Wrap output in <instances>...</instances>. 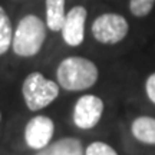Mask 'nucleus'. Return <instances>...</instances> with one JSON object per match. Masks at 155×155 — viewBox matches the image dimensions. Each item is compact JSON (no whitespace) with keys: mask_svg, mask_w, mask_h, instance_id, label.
I'll return each instance as SVG.
<instances>
[{"mask_svg":"<svg viewBox=\"0 0 155 155\" xmlns=\"http://www.w3.org/2000/svg\"><path fill=\"white\" fill-rule=\"evenodd\" d=\"M98 68L92 61L71 56L59 63L58 68V82L66 91H85L94 86L98 81Z\"/></svg>","mask_w":155,"mask_h":155,"instance_id":"nucleus-1","label":"nucleus"},{"mask_svg":"<svg viewBox=\"0 0 155 155\" xmlns=\"http://www.w3.org/2000/svg\"><path fill=\"white\" fill-rule=\"evenodd\" d=\"M46 39V28L42 19L28 15L19 22L13 35L12 48L17 56L30 58L39 53Z\"/></svg>","mask_w":155,"mask_h":155,"instance_id":"nucleus-2","label":"nucleus"},{"mask_svg":"<svg viewBox=\"0 0 155 155\" xmlns=\"http://www.w3.org/2000/svg\"><path fill=\"white\" fill-rule=\"evenodd\" d=\"M23 98L30 111H39L50 105L59 95V85L49 81L39 72H32L22 86Z\"/></svg>","mask_w":155,"mask_h":155,"instance_id":"nucleus-3","label":"nucleus"},{"mask_svg":"<svg viewBox=\"0 0 155 155\" xmlns=\"http://www.w3.org/2000/svg\"><path fill=\"white\" fill-rule=\"evenodd\" d=\"M129 25L127 19L116 13H105L95 19L92 33L101 43L115 45L127 38Z\"/></svg>","mask_w":155,"mask_h":155,"instance_id":"nucleus-4","label":"nucleus"},{"mask_svg":"<svg viewBox=\"0 0 155 155\" xmlns=\"http://www.w3.org/2000/svg\"><path fill=\"white\" fill-rule=\"evenodd\" d=\"M104 114V102L95 95H83L75 104L73 122L81 129H92Z\"/></svg>","mask_w":155,"mask_h":155,"instance_id":"nucleus-5","label":"nucleus"},{"mask_svg":"<svg viewBox=\"0 0 155 155\" xmlns=\"http://www.w3.org/2000/svg\"><path fill=\"white\" fill-rule=\"evenodd\" d=\"M55 132V124L49 116L38 115L32 118L25 129L26 144L33 150H42L50 144V139Z\"/></svg>","mask_w":155,"mask_h":155,"instance_id":"nucleus-6","label":"nucleus"},{"mask_svg":"<svg viewBox=\"0 0 155 155\" xmlns=\"http://www.w3.org/2000/svg\"><path fill=\"white\" fill-rule=\"evenodd\" d=\"M88 12L82 6H75L68 12L65 16V22L62 26V36L63 40L69 46H79L82 45L85 38V20Z\"/></svg>","mask_w":155,"mask_h":155,"instance_id":"nucleus-7","label":"nucleus"},{"mask_svg":"<svg viewBox=\"0 0 155 155\" xmlns=\"http://www.w3.org/2000/svg\"><path fill=\"white\" fill-rule=\"evenodd\" d=\"M36 155H85L83 154L82 142L78 138H62L53 144L46 145L45 148L39 150Z\"/></svg>","mask_w":155,"mask_h":155,"instance_id":"nucleus-8","label":"nucleus"},{"mask_svg":"<svg viewBox=\"0 0 155 155\" xmlns=\"http://www.w3.org/2000/svg\"><path fill=\"white\" fill-rule=\"evenodd\" d=\"M131 131L139 142L155 145V118L139 116L132 122Z\"/></svg>","mask_w":155,"mask_h":155,"instance_id":"nucleus-9","label":"nucleus"},{"mask_svg":"<svg viewBox=\"0 0 155 155\" xmlns=\"http://www.w3.org/2000/svg\"><path fill=\"white\" fill-rule=\"evenodd\" d=\"M65 16V0H46V25L50 30H61Z\"/></svg>","mask_w":155,"mask_h":155,"instance_id":"nucleus-10","label":"nucleus"},{"mask_svg":"<svg viewBox=\"0 0 155 155\" xmlns=\"http://www.w3.org/2000/svg\"><path fill=\"white\" fill-rule=\"evenodd\" d=\"M12 40H13V32H12L10 19L6 15L5 9L0 6V56L9 50Z\"/></svg>","mask_w":155,"mask_h":155,"instance_id":"nucleus-11","label":"nucleus"},{"mask_svg":"<svg viewBox=\"0 0 155 155\" xmlns=\"http://www.w3.org/2000/svg\"><path fill=\"white\" fill-rule=\"evenodd\" d=\"M155 5V0H129V10L134 16H148Z\"/></svg>","mask_w":155,"mask_h":155,"instance_id":"nucleus-12","label":"nucleus"},{"mask_svg":"<svg viewBox=\"0 0 155 155\" xmlns=\"http://www.w3.org/2000/svg\"><path fill=\"white\" fill-rule=\"evenodd\" d=\"M85 155H118L116 151L112 148L111 145L105 144V142H92L85 151Z\"/></svg>","mask_w":155,"mask_h":155,"instance_id":"nucleus-13","label":"nucleus"},{"mask_svg":"<svg viewBox=\"0 0 155 155\" xmlns=\"http://www.w3.org/2000/svg\"><path fill=\"white\" fill-rule=\"evenodd\" d=\"M145 91H147V95L152 104H155V73L150 75L147 82H145Z\"/></svg>","mask_w":155,"mask_h":155,"instance_id":"nucleus-14","label":"nucleus"},{"mask_svg":"<svg viewBox=\"0 0 155 155\" xmlns=\"http://www.w3.org/2000/svg\"><path fill=\"white\" fill-rule=\"evenodd\" d=\"M0 119H2V114H0Z\"/></svg>","mask_w":155,"mask_h":155,"instance_id":"nucleus-15","label":"nucleus"}]
</instances>
